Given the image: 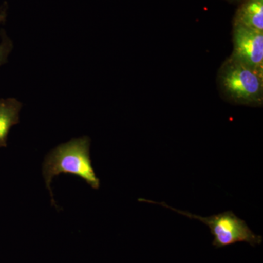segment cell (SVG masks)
<instances>
[{
  "instance_id": "obj_6",
  "label": "cell",
  "mask_w": 263,
  "mask_h": 263,
  "mask_svg": "<svg viewBox=\"0 0 263 263\" xmlns=\"http://www.w3.org/2000/svg\"><path fill=\"white\" fill-rule=\"evenodd\" d=\"M22 103L15 98L0 99V148L7 146L8 133L18 124Z\"/></svg>"
},
{
  "instance_id": "obj_1",
  "label": "cell",
  "mask_w": 263,
  "mask_h": 263,
  "mask_svg": "<svg viewBox=\"0 0 263 263\" xmlns=\"http://www.w3.org/2000/svg\"><path fill=\"white\" fill-rule=\"evenodd\" d=\"M90 143L91 140L87 136L74 138L53 148L46 156L43 164V174L51 195L52 205L57 207L51 183L57 175H75L84 179L91 188H100V181L95 174L90 158Z\"/></svg>"
},
{
  "instance_id": "obj_8",
  "label": "cell",
  "mask_w": 263,
  "mask_h": 263,
  "mask_svg": "<svg viewBox=\"0 0 263 263\" xmlns=\"http://www.w3.org/2000/svg\"><path fill=\"white\" fill-rule=\"evenodd\" d=\"M5 15H0V22H1L2 20H3V18H4Z\"/></svg>"
},
{
  "instance_id": "obj_4",
  "label": "cell",
  "mask_w": 263,
  "mask_h": 263,
  "mask_svg": "<svg viewBox=\"0 0 263 263\" xmlns=\"http://www.w3.org/2000/svg\"><path fill=\"white\" fill-rule=\"evenodd\" d=\"M231 56L263 75V32L233 24Z\"/></svg>"
},
{
  "instance_id": "obj_7",
  "label": "cell",
  "mask_w": 263,
  "mask_h": 263,
  "mask_svg": "<svg viewBox=\"0 0 263 263\" xmlns=\"http://www.w3.org/2000/svg\"><path fill=\"white\" fill-rule=\"evenodd\" d=\"M13 47V45L11 40L6 35L5 32H3L2 34V42L0 43V66L7 62Z\"/></svg>"
},
{
  "instance_id": "obj_5",
  "label": "cell",
  "mask_w": 263,
  "mask_h": 263,
  "mask_svg": "<svg viewBox=\"0 0 263 263\" xmlns=\"http://www.w3.org/2000/svg\"><path fill=\"white\" fill-rule=\"evenodd\" d=\"M233 24L263 32V0H245L237 10Z\"/></svg>"
},
{
  "instance_id": "obj_3",
  "label": "cell",
  "mask_w": 263,
  "mask_h": 263,
  "mask_svg": "<svg viewBox=\"0 0 263 263\" xmlns=\"http://www.w3.org/2000/svg\"><path fill=\"white\" fill-rule=\"evenodd\" d=\"M138 201L157 204L187 216L190 219L201 221L210 229L211 233L214 236L213 245L216 248H222L239 242H246L252 247H255L260 245L262 241V237L254 233L247 226V222L238 217L232 211L203 217L185 211L174 209L163 202H155L143 198H140Z\"/></svg>"
},
{
  "instance_id": "obj_2",
  "label": "cell",
  "mask_w": 263,
  "mask_h": 263,
  "mask_svg": "<svg viewBox=\"0 0 263 263\" xmlns=\"http://www.w3.org/2000/svg\"><path fill=\"white\" fill-rule=\"evenodd\" d=\"M221 93L232 103L260 106L263 100V75L230 56L218 74Z\"/></svg>"
}]
</instances>
